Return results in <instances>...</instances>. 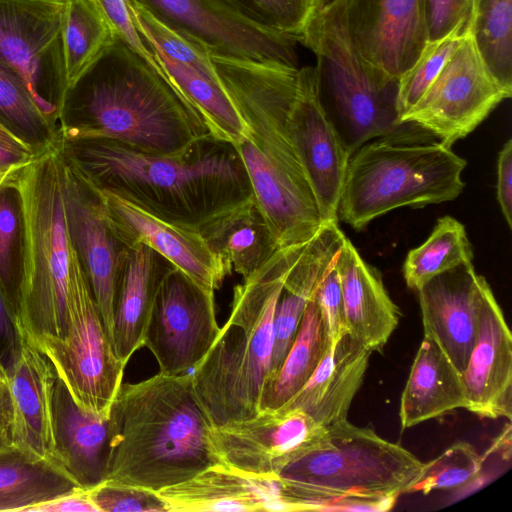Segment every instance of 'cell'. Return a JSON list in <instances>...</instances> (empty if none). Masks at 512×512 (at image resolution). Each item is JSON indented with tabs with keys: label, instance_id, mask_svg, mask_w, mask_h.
<instances>
[{
	"label": "cell",
	"instance_id": "cell-1",
	"mask_svg": "<svg viewBox=\"0 0 512 512\" xmlns=\"http://www.w3.org/2000/svg\"><path fill=\"white\" fill-rule=\"evenodd\" d=\"M58 149L96 189L168 222L196 229L253 196L234 144L213 135L151 155L109 139H61Z\"/></svg>",
	"mask_w": 512,
	"mask_h": 512
},
{
	"label": "cell",
	"instance_id": "cell-2",
	"mask_svg": "<svg viewBox=\"0 0 512 512\" xmlns=\"http://www.w3.org/2000/svg\"><path fill=\"white\" fill-rule=\"evenodd\" d=\"M212 60L248 127V134L234 146L257 205L280 248L306 244L327 223L289 130L299 68L218 57Z\"/></svg>",
	"mask_w": 512,
	"mask_h": 512
},
{
	"label": "cell",
	"instance_id": "cell-3",
	"mask_svg": "<svg viewBox=\"0 0 512 512\" xmlns=\"http://www.w3.org/2000/svg\"><path fill=\"white\" fill-rule=\"evenodd\" d=\"M61 139L100 138L151 154L178 153L212 135L173 86L116 38L64 93Z\"/></svg>",
	"mask_w": 512,
	"mask_h": 512
},
{
	"label": "cell",
	"instance_id": "cell-4",
	"mask_svg": "<svg viewBox=\"0 0 512 512\" xmlns=\"http://www.w3.org/2000/svg\"><path fill=\"white\" fill-rule=\"evenodd\" d=\"M191 374L120 387L109 413L105 480L158 492L220 464Z\"/></svg>",
	"mask_w": 512,
	"mask_h": 512
},
{
	"label": "cell",
	"instance_id": "cell-5",
	"mask_svg": "<svg viewBox=\"0 0 512 512\" xmlns=\"http://www.w3.org/2000/svg\"><path fill=\"white\" fill-rule=\"evenodd\" d=\"M423 462L347 419L292 458L274 480L287 511H387L419 479Z\"/></svg>",
	"mask_w": 512,
	"mask_h": 512
},
{
	"label": "cell",
	"instance_id": "cell-6",
	"mask_svg": "<svg viewBox=\"0 0 512 512\" xmlns=\"http://www.w3.org/2000/svg\"><path fill=\"white\" fill-rule=\"evenodd\" d=\"M306 244L279 249L234 287L230 316L191 373L195 394L212 426L260 412L271 367L277 301L288 271Z\"/></svg>",
	"mask_w": 512,
	"mask_h": 512
},
{
	"label": "cell",
	"instance_id": "cell-7",
	"mask_svg": "<svg viewBox=\"0 0 512 512\" xmlns=\"http://www.w3.org/2000/svg\"><path fill=\"white\" fill-rule=\"evenodd\" d=\"M434 137V136H433ZM423 132L371 140L348 162L338 219L362 230L399 207H423L457 198L466 161Z\"/></svg>",
	"mask_w": 512,
	"mask_h": 512
},
{
	"label": "cell",
	"instance_id": "cell-8",
	"mask_svg": "<svg viewBox=\"0 0 512 512\" xmlns=\"http://www.w3.org/2000/svg\"><path fill=\"white\" fill-rule=\"evenodd\" d=\"M301 44L316 56L318 102L350 157L374 139L426 132L401 122L399 80L363 61L325 6L311 22Z\"/></svg>",
	"mask_w": 512,
	"mask_h": 512
},
{
	"label": "cell",
	"instance_id": "cell-9",
	"mask_svg": "<svg viewBox=\"0 0 512 512\" xmlns=\"http://www.w3.org/2000/svg\"><path fill=\"white\" fill-rule=\"evenodd\" d=\"M16 183L22 193L26 220L18 323L31 341L43 336L61 337L67 328L72 246L64 214L58 146L26 167Z\"/></svg>",
	"mask_w": 512,
	"mask_h": 512
},
{
	"label": "cell",
	"instance_id": "cell-10",
	"mask_svg": "<svg viewBox=\"0 0 512 512\" xmlns=\"http://www.w3.org/2000/svg\"><path fill=\"white\" fill-rule=\"evenodd\" d=\"M31 342L48 358L57 378L81 409L109 417L112 403L123 384L126 364L115 353L73 248L66 332L61 337L43 336Z\"/></svg>",
	"mask_w": 512,
	"mask_h": 512
},
{
	"label": "cell",
	"instance_id": "cell-11",
	"mask_svg": "<svg viewBox=\"0 0 512 512\" xmlns=\"http://www.w3.org/2000/svg\"><path fill=\"white\" fill-rule=\"evenodd\" d=\"M67 0H0V61L58 130L67 88L62 30Z\"/></svg>",
	"mask_w": 512,
	"mask_h": 512
},
{
	"label": "cell",
	"instance_id": "cell-12",
	"mask_svg": "<svg viewBox=\"0 0 512 512\" xmlns=\"http://www.w3.org/2000/svg\"><path fill=\"white\" fill-rule=\"evenodd\" d=\"M210 56L297 67L294 42L253 20L235 0H130Z\"/></svg>",
	"mask_w": 512,
	"mask_h": 512
},
{
	"label": "cell",
	"instance_id": "cell-13",
	"mask_svg": "<svg viewBox=\"0 0 512 512\" xmlns=\"http://www.w3.org/2000/svg\"><path fill=\"white\" fill-rule=\"evenodd\" d=\"M511 94L487 69L468 33L401 122L414 124L452 147Z\"/></svg>",
	"mask_w": 512,
	"mask_h": 512
},
{
	"label": "cell",
	"instance_id": "cell-14",
	"mask_svg": "<svg viewBox=\"0 0 512 512\" xmlns=\"http://www.w3.org/2000/svg\"><path fill=\"white\" fill-rule=\"evenodd\" d=\"M356 54L400 79L428 44L422 0H331L324 5Z\"/></svg>",
	"mask_w": 512,
	"mask_h": 512
},
{
	"label": "cell",
	"instance_id": "cell-15",
	"mask_svg": "<svg viewBox=\"0 0 512 512\" xmlns=\"http://www.w3.org/2000/svg\"><path fill=\"white\" fill-rule=\"evenodd\" d=\"M219 332L214 292L172 268L160 286L144 337L159 372L180 375L194 368Z\"/></svg>",
	"mask_w": 512,
	"mask_h": 512
},
{
	"label": "cell",
	"instance_id": "cell-16",
	"mask_svg": "<svg viewBox=\"0 0 512 512\" xmlns=\"http://www.w3.org/2000/svg\"><path fill=\"white\" fill-rule=\"evenodd\" d=\"M60 156L63 206L69 241L88 279L113 344L116 287L128 246L113 231L99 191Z\"/></svg>",
	"mask_w": 512,
	"mask_h": 512
},
{
	"label": "cell",
	"instance_id": "cell-17",
	"mask_svg": "<svg viewBox=\"0 0 512 512\" xmlns=\"http://www.w3.org/2000/svg\"><path fill=\"white\" fill-rule=\"evenodd\" d=\"M326 431L302 410H261L244 420L212 426L210 439L220 464L275 480L292 458Z\"/></svg>",
	"mask_w": 512,
	"mask_h": 512
},
{
	"label": "cell",
	"instance_id": "cell-18",
	"mask_svg": "<svg viewBox=\"0 0 512 512\" xmlns=\"http://www.w3.org/2000/svg\"><path fill=\"white\" fill-rule=\"evenodd\" d=\"M489 286L470 262L436 275L416 290L424 336L440 347L461 374L475 345Z\"/></svg>",
	"mask_w": 512,
	"mask_h": 512
},
{
	"label": "cell",
	"instance_id": "cell-19",
	"mask_svg": "<svg viewBox=\"0 0 512 512\" xmlns=\"http://www.w3.org/2000/svg\"><path fill=\"white\" fill-rule=\"evenodd\" d=\"M289 130L324 223H338V207L350 156L316 95L314 67L299 69Z\"/></svg>",
	"mask_w": 512,
	"mask_h": 512
},
{
	"label": "cell",
	"instance_id": "cell-20",
	"mask_svg": "<svg viewBox=\"0 0 512 512\" xmlns=\"http://www.w3.org/2000/svg\"><path fill=\"white\" fill-rule=\"evenodd\" d=\"M98 191L107 219L124 244L146 245L203 289L215 292L220 288L227 274L196 229L173 224L111 193Z\"/></svg>",
	"mask_w": 512,
	"mask_h": 512
},
{
	"label": "cell",
	"instance_id": "cell-21",
	"mask_svg": "<svg viewBox=\"0 0 512 512\" xmlns=\"http://www.w3.org/2000/svg\"><path fill=\"white\" fill-rule=\"evenodd\" d=\"M462 380L466 409L489 419L512 418V335L490 288L486 289L480 325Z\"/></svg>",
	"mask_w": 512,
	"mask_h": 512
},
{
	"label": "cell",
	"instance_id": "cell-22",
	"mask_svg": "<svg viewBox=\"0 0 512 512\" xmlns=\"http://www.w3.org/2000/svg\"><path fill=\"white\" fill-rule=\"evenodd\" d=\"M6 380L12 403L13 445L32 456L52 461L57 375L48 358L23 332L19 357Z\"/></svg>",
	"mask_w": 512,
	"mask_h": 512
},
{
	"label": "cell",
	"instance_id": "cell-23",
	"mask_svg": "<svg viewBox=\"0 0 512 512\" xmlns=\"http://www.w3.org/2000/svg\"><path fill=\"white\" fill-rule=\"evenodd\" d=\"M169 512L287 511L274 480L255 477L224 464L157 492Z\"/></svg>",
	"mask_w": 512,
	"mask_h": 512
},
{
	"label": "cell",
	"instance_id": "cell-24",
	"mask_svg": "<svg viewBox=\"0 0 512 512\" xmlns=\"http://www.w3.org/2000/svg\"><path fill=\"white\" fill-rule=\"evenodd\" d=\"M347 333L370 351H381L396 329L400 310L378 270L345 237L336 256Z\"/></svg>",
	"mask_w": 512,
	"mask_h": 512
},
{
	"label": "cell",
	"instance_id": "cell-25",
	"mask_svg": "<svg viewBox=\"0 0 512 512\" xmlns=\"http://www.w3.org/2000/svg\"><path fill=\"white\" fill-rule=\"evenodd\" d=\"M174 267L146 245L128 246L119 270L113 317V346L124 364L144 346L160 286Z\"/></svg>",
	"mask_w": 512,
	"mask_h": 512
},
{
	"label": "cell",
	"instance_id": "cell-26",
	"mask_svg": "<svg viewBox=\"0 0 512 512\" xmlns=\"http://www.w3.org/2000/svg\"><path fill=\"white\" fill-rule=\"evenodd\" d=\"M371 353L348 333L344 334L335 346L328 347L303 388L277 410H302L324 427L346 420Z\"/></svg>",
	"mask_w": 512,
	"mask_h": 512
},
{
	"label": "cell",
	"instance_id": "cell-27",
	"mask_svg": "<svg viewBox=\"0 0 512 512\" xmlns=\"http://www.w3.org/2000/svg\"><path fill=\"white\" fill-rule=\"evenodd\" d=\"M53 462L81 488L105 480L109 417L84 411L57 378L53 395Z\"/></svg>",
	"mask_w": 512,
	"mask_h": 512
},
{
	"label": "cell",
	"instance_id": "cell-28",
	"mask_svg": "<svg viewBox=\"0 0 512 512\" xmlns=\"http://www.w3.org/2000/svg\"><path fill=\"white\" fill-rule=\"evenodd\" d=\"M344 239L338 223L325 224L307 242L288 271L274 314V345L267 380L280 369L317 283L324 269L339 252Z\"/></svg>",
	"mask_w": 512,
	"mask_h": 512
},
{
	"label": "cell",
	"instance_id": "cell-29",
	"mask_svg": "<svg viewBox=\"0 0 512 512\" xmlns=\"http://www.w3.org/2000/svg\"><path fill=\"white\" fill-rule=\"evenodd\" d=\"M227 275L248 279L281 249L254 197L213 216L197 228Z\"/></svg>",
	"mask_w": 512,
	"mask_h": 512
},
{
	"label": "cell",
	"instance_id": "cell-30",
	"mask_svg": "<svg viewBox=\"0 0 512 512\" xmlns=\"http://www.w3.org/2000/svg\"><path fill=\"white\" fill-rule=\"evenodd\" d=\"M466 407L461 373L440 347L424 336L401 396L402 429Z\"/></svg>",
	"mask_w": 512,
	"mask_h": 512
},
{
	"label": "cell",
	"instance_id": "cell-31",
	"mask_svg": "<svg viewBox=\"0 0 512 512\" xmlns=\"http://www.w3.org/2000/svg\"><path fill=\"white\" fill-rule=\"evenodd\" d=\"M81 488L53 461L10 445L0 451V511H29Z\"/></svg>",
	"mask_w": 512,
	"mask_h": 512
},
{
	"label": "cell",
	"instance_id": "cell-32",
	"mask_svg": "<svg viewBox=\"0 0 512 512\" xmlns=\"http://www.w3.org/2000/svg\"><path fill=\"white\" fill-rule=\"evenodd\" d=\"M327 349L321 316L312 297L280 369L264 385L260 411L277 410L290 401L310 379Z\"/></svg>",
	"mask_w": 512,
	"mask_h": 512
},
{
	"label": "cell",
	"instance_id": "cell-33",
	"mask_svg": "<svg viewBox=\"0 0 512 512\" xmlns=\"http://www.w3.org/2000/svg\"><path fill=\"white\" fill-rule=\"evenodd\" d=\"M116 38L112 23L96 0H67L62 30L67 86Z\"/></svg>",
	"mask_w": 512,
	"mask_h": 512
},
{
	"label": "cell",
	"instance_id": "cell-34",
	"mask_svg": "<svg viewBox=\"0 0 512 512\" xmlns=\"http://www.w3.org/2000/svg\"><path fill=\"white\" fill-rule=\"evenodd\" d=\"M472 260L465 227L455 218L444 216L438 219L428 239L408 252L403 276L407 286L417 290L436 275Z\"/></svg>",
	"mask_w": 512,
	"mask_h": 512
},
{
	"label": "cell",
	"instance_id": "cell-35",
	"mask_svg": "<svg viewBox=\"0 0 512 512\" xmlns=\"http://www.w3.org/2000/svg\"><path fill=\"white\" fill-rule=\"evenodd\" d=\"M26 220L16 182L0 187V287L18 321L24 280Z\"/></svg>",
	"mask_w": 512,
	"mask_h": 512
},
{
	"label": "cell",
	"instance_id": "cell-36",
	"mask_svg": "<svg viewBox=\"0 0 512 512\" xmlns=\"http://www.w3.org/2000/svg\"><path fill=\"white\" fill-rule=\"evenodd\" d=\"M469 34L493 77L512 91V0H477Z\"/></svg>",
	"mask_w": 512,
	"mask_h": 512
},
{
	"label": "cell",
	"instance_id": "cell-37",
	"mask_svg": "<svg viewBox=\"0 0 512 512\" xmlns=\"http://www.w3.org/2000/svg\"><path fill=\"white\" fill-rule=\"evenodd\" d=\"M0 121L41 152L56 147L60 140L59 130L39 110L18 76L1 61Z\"/></svg>",
	"mask_w": 512,
	"mask_h": 512
},
{
	"label": "cell",
	"instance_id": "cell-38",
	"mask_svg": "<svg viewBox=\"0 0 512 512\" xmlns=\"http://www.w3.org/2000/svg\"><path fill=\"white\" fill-rule=\"evenodd\" d=\"M483 465V456L473 445L455 442L435 459L423 463L421 475L410 493L462 488L480 476Z\"/></svg>",
	"mask_w": 512,
	"mask_h": 512
},
{
	"label": "cell",
	"instance_id": "cell-39",
	"mask_svg": "<svg viewBox=\"0 0 512 512\" xmlns=\"http://www.w3.org/2000/svg\"><path fill=\"white\" fill-rule=\"evenodd\" d=\"M257 23L296 43L324 6V0H235Z\"/></svg>",
	"mask_w": 512,
	"mask_h": 512
},
{
	"label": "cell",
	"instance_id": "cell-40",
	"mask_svg": "<svg viewBox=\"0 0 512 512\" xmlns=\"http://www.w3.org/2000/svg\"><path fill=\"white\" fill-rule=\"evenodd\" d=\"M464 36L452 34L428 42L415 64L399 79L397 106L400 120L431 86Z\"/></svg>",
	"mask_w": 512,
	"mask_h": 512
},
{
	"label": "cell",
	"instance_id": "cell-41",
	"mask_svg": "<svg viewBox=\"0 0 512 512\" xmlns=\"http://www.w3.org/2000/svg\"><path fill=\"white\" fill-rule=\"evenodd\" d=\"M87 490L99 512H169L158 493L148 489L103 481Z\"/></svg>",
	"mask_w": 512,
	"mask_h": 512
},
{
	"label": "cell",
	"instance_id": "cell-42",
	"mask_svg": "<svg viewBox=\"0 0 512 512\" xmlns=\"http://www.w3.org/2000/svg\"><path fill=\"white\" fill-rule=\"evenodd\" d=\"M336 256L324 269L313 294L328 347L335 346L347 333L341 285L335 263Z\"/></svg>",
	"mask_w": 512,
	"mask_h": 512
},
{
	"label": "cell",
	"instance_id": "cell-43",
	"mask_svg": "<svg viewBox=\"0 0 512 512\" xmlns=\"http://www.w3.org/2000/svg\"><path fill=\"white\" fill-rule=\"evenodd\" d=\"M428 42L470 31L474 0H422Z\"/></svg>",
	"mask_w": 512,
	"mask_h": 512
},
{
	"label": "cell",
	"instance_id": "cell-44",
	"mask_svg": "<svg viewBox=\"0 0 512 512\" xmlns=\"http://www.w3.org/2000/svg\"><path fill=\"white\" fill-rule=\"evenodd\" d=\"M45 152L21 140L0 121V187L16 182L21 172Z\"/></svg>",
	"mask_w": 512,
	"mask_h": 512
},
{
	"label": "cell",
	"instance_id": "cell-45",
	"mask_svg": "<svg viewBox=\"0 0 512 512\" xmlns=\"http://www.w3.org/2000/svg\"><path fill=\"white\" fill-rule=\"evenodd\" d=\"M112 23L117 37L140 54L166 80V76L155 59L152 49L139 35L131 19V13L126 0H96ZM168 81V80H167Z\"/></svg>",
	"mask_w": 512,
	"mask_h": 512
},
{
	"label": "cell",
	"instance_id": "cell-46",
	"mask_svg": "<svg viewBox=\"0 0 512 512\" xmlns=\"http://www.w3.org/2000/svg\"><path fill=\"white\" fill-rule=\"evenodd\" d=\"M22 332L0 287V377L7 378L20 353Z\"/></svg>",
	"mask_w": 512,
	"mask_h": 512
},
{
	"label": "cell",
	"instance_id": "cell-47",
	"mask_svg": "<svg viewBox=\"0 0 512 512\" xmlns=\"http://www.w3.org/2000/svg\"><path fill=\"white\" fill-rule=\"evenodd\" d=\"M497 200L502 214L512 227V140L509 139L502 147L498 156Z\"/></svg>",
	"mask_w": 512,
	"mask_h": 512
},
{
	"label": "cell",
	"instance_id": "cell-48",
	"mask_svg": "<svg viewBox=\"0 0 512 512\" xmlns=\"http://www.w3.org/2000/svg\"><path fill=\"white\" fill-rule=\"evenodd\" d=\"M30 512H99L87 489L78 488L67 494L44 502Z\"/></svg>",
	"mask_w": 512,
	"mask_h": 512
},
{
	"label": "cell",
	"instance_id": "cell-49",
	"mask_svg": "<svg viewBox=\"0 0 512 512\" xmlns=\"http://www.w3.org/2000/svg\"><path fill=\"white\" fill-rule=\"evenodd\" d=\"M12 444L11 395L6 378L0 377V451Z\"/></svg>",
	"mask_w": 512,
	"mask_h": 512
},
{
	"label": "cell",
	"instance_id": "cell-50",
	"mask_svg": "<svg viewBox=\"0 0 512 512\" xmlns=\"http://www.w3.org/2000/svg\"><path fill=\"white\" fill-rule=\"evenodd\" d=\"M477 0H474V7H475V3H476Z\"/></svg>",
	"mask_w": 512,
	"mask_h": 512
}]
</instances>
